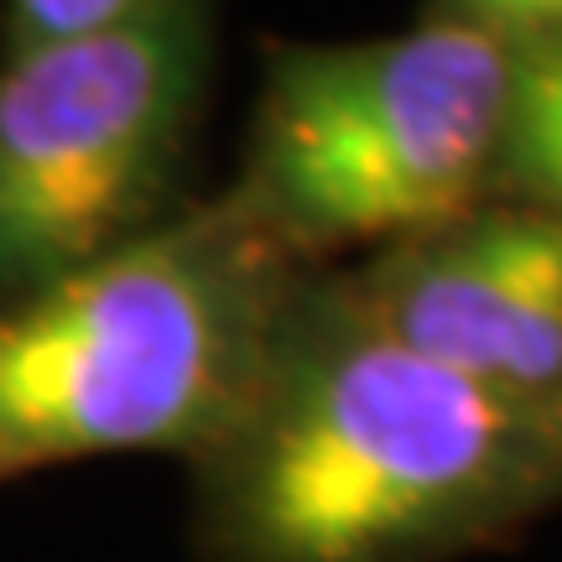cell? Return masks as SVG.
I'll return each mask as SVG.
<instances>
[{
    "instance_id": "1",
    "label": "cell",
    "mask_w": 562,
    "mask_h": 562,
    "mask_svg": "<svg viewBox=\"0 0 562 562\" xmlns=\"http://www.w3.org/2000/svg\"><path fill=\"white\" fill-rule=\"evenodd\" d=\"M188 474L203 562H459L562 505V432L307 271L256 396Z\"/></svg>"
},
{
    "instance_id": "2",
    "label": "cell",
    "mask_w": 562,
    "mask_h": 562,
    "mask_svg": "<svg viewBox=\"0 0 562 562\" xmlns=\"http://www.w3.org/2000/svg\"><path fill=\"white\" fill-rule=\"evenodd\" d=\"M302 277L224 193L5 292L0 484L110 453L203 459L256 396Z\"/></svg>"
},
{
    "instance_id": "3",
    "label": "cell",
    "mask_w": 562,
    "mask_h": 562,
    "mask_svg": "<svg viewBox=\"0 0 562 562\" xmlns=\"http://www.w3.org/2000/svg\"><path fill=\"white\" fill-rule=\"evenodd\" d=\"M505 68L501 42L448 21L271 47L229 199L307 271L442 229L490 199Z\"/></svg>"
},
{
    "instance_id": "4",
    "label": "cell",
    "mask_w": 562,
    "mask_h": 562,
    "mask_svg": "<svg viewBox=\"0 0 562 562\" xmlns=\"http://www.w3.org/2000/svg\"><path fill=\"white\" fill-rule=\"evenodd\" d=\"M209 89V0L5 53L0 297L140 240L182 203Z\"/></svg>"
},
{
    "instance_id": "5",
    "label": "cell",
    "mask_w": 562,
    "mask_h": 562,
    "mask_svg": "<svg viewBox=\"0 0 562 562\" xmlns=\"http://www.w3.org/2000/svg\"><path fill=\"white\" fill-rule=\"evenodd\" d=\"M334 281L422 360L521 412L562 417V214L484 199Z\"/></svg>"
},
{
    "instance_id": "6",
    "label": "cell",
    "mask_w": 562,
    "mask_h": 562,
    "mask_svg": "<svg viewBox=\"0 0 562 562\" xmlns=\"http://www.w3.org/2000/svg\"><path fill=\"white\" fill-rule=\"evenodd\" d=\"M505 125L490 199L562 214V32L505 53Z\"/></svg>"
},
{
    "instance_id": "7",
    "label": "cell",
    "mask_w": 562,
    "mask_h": 562,
    "mask_svg": "<svg viewBox=\"0 0 562 562\" xmlns=\"http://www.w3.org/2000/svg\"><path fill=\"white\" fill-rule=\"evenodd\" d=\"M167 5H182V0H5V53L110 32L125 21L157 16Z\"/></svg>"
},
{
    "instance_id": "8",
    "label": "cell",
    "mask_w": 562,
    "mask_h": 562,
    "mask_svg": "<svg viewBox=\"0 0 562 562\" xmlns=\"http://www.w3.org/2000/svg\"><path fill=\"white\" fill-rule=\"evenodd\" d=\"M422 21H448L463 32H480L510 53V47L562 32V0H432Z\"/></svg>"
},
{
    "instance_id": "9",
    "label": "cell",
    "mask_w": 562,
    "mask_h": 562,
    "mask_svg": "<svg viewBox=\"0 0 562 562\" xmlns=\"http://www.w3.org/2000/svg\"><path fill=\"white\" fill-rule=\"evenodd\" d=\"M558 432H562V417H558Z\"/></svg>"
}]
</instances>
